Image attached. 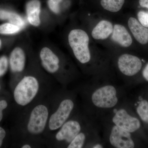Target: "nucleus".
Listing matches in <instances>:
<instances>
[{
    "label": "nucleus",
    "mask_w": 148,
    "mask_h": 148,
    "mask_svg": "<svg viewBox=\"0 0 148 148\" xmlns=\"http://www.w3.org/2000/svg\"><path fill=\"white\" fill-rule=\"evenodd\" d=\"M84 87L87 115L94 119H100L126 98L124 89L114 84L95 81Z\"/></svg>",
    "instance_id": "f257e3e1"
},
{
    "label": "nucleus",
    "mask_w": 148,
    "mask_h": 148,
    "mask_svg": "<svg viewBox=\"0 0 148 148\" xmlns=\"http://www.w3.org/2000/svg\"><path fill=\"white\" fill-rule=\"evenodd\" d=\"M99 119L110 123L132 134L139 130L141 127L140 120L131 112L126 98Z\"/></svg>",
    "instance_id": "f03ea898"
},
{
    "label": "nucleus",
    "mask_w": 148,
    "mask_h": 148,
    "mask_svg": "<svg viewBox=\"0 0 148 148\" xmlns=\"http://www.w3.org/2000/svg\"><path fill=\"white\" fill-rule=\"evenodd\" d=\"M101 121L103 128V139L106 146L114 148L135 147L133 134L108 122Z\"/></svg>",
    "instance_id": "7ed1b4c3"
},
{
    "label": "nucleus",
    "mask_w": 148,
    "mask_h": 148,
    "mask_svg": "<svg viewBox=\"0 0 148 148\" xmlns=\"http://www.w3.org/2000/svg\"><path fill=\"white\" fill-rule=\"evenodd\" d=\"M93 120L75 137L68 148H103L106 145L100 136L98 126Z\"/></svg>",
    "instance_id": "20e7f679"
},
{
    "label": "nucleus",
    "mask_w": 148,
    "mask_h": 148,
    "mask_svg": "<svg viewBox=\"0 0 148 148\" xmlns=\"http://www.w3.org/2000/svg\"><path fill=\"white\" fill-rule=\"evenodd\" d=\"M93 120L95 119L88 115L82 117H71L59 128L56 135V139L58 142L63 143L67 147L75 137Z\"/></svg>",
    "instance_id": "39448f33"
},
{
    "label": "nucleus",
    "mask_w": 148,
    "mask_h": 148,
    "mask_svg": "<svg viewBox=\"0 0 148 148\" xmlns=\"http://www.w3.org/2000/svg\"><path fill=\"white\" fill-rule=\"evenodd\" d=\"M89 37L87 34L81 29H74L69 35V45L75 57L81 64L90 63L91 55L88 48Z\"/></svg>",
    "instance_id": "423d86ee"
},
{
    "label": "nucleus",
    "mask_w": 148,
    "mask_h": 148,
    "mask_svg": "<svg viewBox=\"0 0 148 148\" xmlns=\"http://www.w3.org/2000/svg\"><path fill=\"white\" fill-rule=\"evenodd\" d=\"M39 88V83L35 77H24L16 86L14 91L15 102L21 106H27L36 98Z\"/></svg>",
    "instance_id": "0eeeda50"
},
{
    "label": "nucleus",
    "mask_w": 148,
    "mask_h": 148,
    "mask_svg": "<svg viewBox=\"0 0 148 148\" xmlns=\"http://www.w3.org/2000/svg\"><path fill=\"white\" fill-rule=\"evenodd\" d=\"M75 107L76 102L74 95L65 96L61 100L56 110L49 119V130L54 131L59 129L72 116Z\"/></svg>",
    "instance_id": "6e6552de"
},
{
    "label": "nucleus",
    "mask_w": 148,
    "mask_h": 148,
    "mask_svg": "<svg viewBox=\"0 0 148 148\" xmlns=\"http://www.w3.org/2000/svg\"><path fill=\"white\" fill-rule=\"evenodd\" d=\"M49 119L47 107L39 104L33 108L29 116L27 124L28 132L33 135L41 134L45 129Z\"/></svg>",
    "instance_id": "1a4fd4ad"
},
{
    "label": "nucleus",
    "mask_w": 148,
    "mask_h": 148,
    "mask_svg": "<svg viewBox=\"0 0 148 148\" xmlns=\"http://www.w3.org/2000/svg\"><path fill=\"white\" fill-rule=\"evenodd\" d=\"M142 65V61L138 57L127 53L120 56L117 60L119 70L125 77H132L138 74Z\"/></svg>",
    "instance_id": "9d476101"
},
{
    "label": "nucleus",
    "mask_w": 148,
    "mask_h": 148,
    "mask_svg": "<svg viewBox=\"0 0 148 148\" xmlns=\"http://www.w3.org/2000/svg\"><path fill=\"white\" fill-rule=\"evenodd\" d=\"M42 65L47 71L54 73L59 70V58L55 53L47 47L42 49L40 53Z\"/></svg>",
    "instance_id": "9b49d317"
},
{
    "label": "nucleus",
    "mask_w": 148,
    "mask_h": 148,
    "mask_svg": "<svg viewBox=\"0 0 148 148\" xmlns=\"http://www.w3.org/2000/svg\"><path fill=\"white\" fill-rule=\"evenodd\" d=\"M128 26L135 39L142 45L148 42V28L140 24L136 18L130 17L128 21Z\"/></svg>",
    "instance_id": "f8f14e48"
},
{
    "label": "nucleus",
    "mask_w": 148,
    "mask_h": 148,
    "mask_svg": "<svg viewBox=\"0 0 148 148\" xmlns=\"http://www.w3.org/2000/svg\"><path fill=\"white\" fill-rule=\"evenodd\" d=\"M112 34L113 40L123 47H129L132 44V40L131 36L123 25H115Z\"/></svg>",
    "instance_id": "ddd939ff"
},
{
    "label": "nucleus",
    "mask_w": 148,
    "mask_h": 148,
    "mask_svg": "<svg viewBox=\"0 0 148 148\" xmlns=\"http://www.w3.org/2000/svg\"><path fill=\"white\" fill-rule=\"evenodd\" d=\"M10 64L12 71L15 73L22 72L26 64V56L24 51L20 48H15L11 53Z\"/></svg>",
    "instance_id": "4468645a"
},
{
    "label": "nucleus",
    "mask_w": 148,
    "mask_h": 148,
    "mask_svg": "<svg viewBox=\"0 0 148 148\" xmlns=\"http://www.w3.org/2000/svg\"><path fill=\"white\" fill-rule=\"evenodd\" d=\"M113 30L112 24L107 20H102L93 29L92 36L96 40H104L112 34Z\"/></svg>",
    "instance_id": "2eb2a0df"
},
{
    "label": "nucleus",
    "mask_w": 148,
    "mask_h": 148,
    "mask_svg": "<svg viewBox=\"0 0 148 148\" xmlns=\"http://www.w3.org/2000/svg\"><path fill=\"white\" fill-rule=\"evenodd\" d=\"M40 3L38 0H32L27 3V12L28 19L30 24L34 26L40 24L39 17Z\"/></svg>",
    "instance_id": "dca6fc26"
},
{
    "label": "nucleus",
    "mask_w": 148,
    "mask_h": 148,
    "mask_svg": "<svg viewBox=\"0 0 148 148\" xmlns=\"http://www.w3.org/2000/svg\"><path fill=\"white\" fill-rule=\"evenodd\" d=\"M137 114L140 119L148 124V101L143 96H139L138 101L134 104Z\"/></svg>",
    "instance_id": "f3484780"
},
{
    "label": "nucleus",
    "mask_w": 148,
    "mask_h": 148,
    "mask_svg": "<svg viewBox=\"0 0 148 148\" xmlns=\"http://www.w3.org/2000/svg\"><path fill=\"white\" fill-rule=\"evenodd\" d=\"M125 0H101V3L106 10L112 12L119 11L124 4Z\"/></svg>",
    "instance_id": "a211bd4d"
},
{
    "label": "nucleus",
    "mask_w": 148,
    "mask_h": 148,
    "mask_svg": "<svg viewBox=\"0 0 148 148\" xmlns=\"http://www.w3.org/2000/svg\"><path fill=\"white\" fill-rule=\"evenodd\" d=\"M21 28L11 23H5L0 26V34H12L20 31Z\"/></svg>",
    "instance_id": "6ab92c4d"
},
{
    "label": "nucleus",
    "mask_w": 148,
    "mask_h": 148,
    "mask_svg": "<svg viewBox=\"0 0 148 148\" xmlns=\"http://www.w3.org/2000/svg\"><path fill=\"white\" fill-rule=\"evenodd\" d=\"M11 24H14L22 29L25 26V22L21 16L16 13L10 12L8 18Z\"/></svg>",
    "instance_id": "aec40b11"
},
{
    "label": "nucleus",
    "mask_w": 148,
    "mask_h": 148,
    "mask_svg": "<svg viewBox=\"0 0 148 148\" xmlns=\"http://www.w3.org/2000/svg\"><path fill=\"white\" fill-rule=\"evenodd\" d=\"M138 17L140 24L148 28V12L143 11H140L138 14Z\"/></svg>",
    "instance_id": "412c9836"
},
{
    "label": "nucleus",
    "mask_w": 148,
    "mask_h": 148,
    "mask_svg": "<svg viewBox=\"0 0 148 148\" xmlns=\"http://www.w3.org/2000/svg\"><path fill=\"white\" fill-rule=\"evenodd\" d=\"M8 67V61L5 56L0 58V77L5 74Z\"/></svg>",
    "instance_id": "4be33fe9"
},
{
    "label": "nucleus",
    "mask_w": 148,
    "mask_h": 148,
    "mask_svg": "<svg viewBox=\"0 0 148 148\" xmlns=\"http://www.w3.org/2000/svg\"><path fill=\"white\" fill-rule=\"evenodd\" d=\"M48 5L49 8L53 12L56 13H58L59 12L60 9L58 4L53 2L49 0L48 1Z\"/></svg>",
    "instance_id": "5701e85b"
},
{
    "label": "nucleus",
    "mask_w": 148,
    "mask_h": 148,
    "mask_svg": "<svg viewBox=\"0 0 148 148\" xmlns=\"http://www.w3.org/2000/svg\"><path fill=\"white\" fill-rule=\"evenodd\" d=\"M8 106V103L5 100L0 101V122L3 119V111L4 109L6 108Z\"/></svg>",
    "instance_id": "b1692460"
},
{
    "label": "nucleus",
    "mask_w": 148,
    "mask_h": 148,
    "mask_svg": "<svg viewBox=\"0 0 148 148\" xmlns=\"http://www.w3.org/2000/svg\"><path fill=\"white\" fill-rule=\"evenodd\" d=\"M10 12L3 10H0V19L5 20L8 19Z\"/></svg>",
    "instance_id": "393cba45"
},
{
    "label": "nucleus",
    "mask_w": 148,
    "mask_h": 148,
    "mask_svg": "<svg viewBox=\"0 0 148 148\" xmlns=\"http://www.w3.org/2000/svg\"><path fill=\"white\" fill-rule=\"evenodd\" d=\"M6 135V132L4 129H3L2 127H0V147L2 145L3 140L5 138Z\"/></svg>",
    "instance_id": "a878e982"
},
{
    "label": "nucleus",
    "mask_w": 148,
    "mask_h": 148,
    "mask_svg": "<svg viewBox=\"0 0 148 148\" xmlns=\"http://www.w3.org/2000/svg\"><path fill=\"white\" fill-rule=\"evenodd\" d=\"M143 76L144 78L148 82V63L143 69Z\"/></svg>",
    "instance_id": "bb28decb"
},
{
    "label": "nucleus",
    "mask_w": 148,
    "mask_h": 148,
    "mask_svg": "<svg viewBox=\"0 0 148 148\" xmlns=\"http://www.w3.org/2000/svg\"><path fill=\"white\" fill-rule=\"evenodd\" d=\"M139 4L141 6L148 9V0H139Z\"/></svg>",
    "instance_id": "cd10ccee"
},
{
    "label": "nucleus",
    "mask_w": 148,
    "mask_h": 148,
    "mask_svg": "<svg viewBox=\"0 0 148 148\" xmlns=\"http://www.w3.org/2000/svg\"><path fill=\"white\" fill-rule=\"evenodd\" d=\"M21 147L22 148H32V147L30 145H28V144H25L22 145Z\"/></svg>",
    "instance_id": "c85d7f7f"
},
{
    "label": "nucleus",
    "mask_w": 148,
    "mask_h": 148,
    "mask_svg": "<svg viewBox=\"0 0 148 148\" xmlns=\"http://www.w3.org/2000/svg\"><path fill=\"white\" fill-rule=\"evenodd\" d=\"M49 1L53 2L59 4L62 0H49Z\"/></svg>",
    "instance_id": "c756f323"
},
{
    "label": "nucleus",
    "mask_w": 148,
    "mask_h": 148,
    "mask_svg": "<svg viewBox=\"0 0 148 148\" xmlns=\"http://www.w3.org/2000/svg\"><path fill=\"white\" fill-rule=\"evenodd\" d=\"M1 40H0V48H1Z\"/></svg>",
    "instance_id": "7c9ffc66"
}]
</instances>
